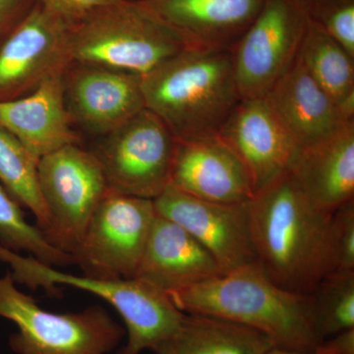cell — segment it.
<instances>
[{"mask_svg":"<svg viewBox=\"0 0 354 354\" xmlns=\"http://www.w3.org/2000/svg\"><path fill=\"white\" fill-rule=\"evenodd\" d=\"M310 22L354 57V0H304Z\"/></svg>","mask_w":354,"mask_h":354,"instance_id":"obj_26","label":"cell"},{"mask_svg":"<svg viewBox=\"0 0 354 354\" xmlns=\"http://www.w3.org/2000/svg\"><path fill=\"white\" fill-rule=\"evenodd\" d=\"M263 99L298 149L325 141L351 122L298 57Z\"/></svg>","mask_w":354,"mask_h":354,"instance_id":"obj_17","label":"cell"},{"mask_svg":"<svg viewBox=\"0 0 354 354\" xmlns=\"http://www.w3.org/2000/svg\"><path fill=\"white\" fill-rule=\"evenodd\" d=\"M290 172L306 196L328 213L354 199V121L325 141L299 149Z\"/></svg>","mask_w":354,"mask_h":354,"instance_id":"obj_20","label":"cell"},{"mask_svg":"<svg viewBox=\"0 0 354 354\" xmlns=\"http://www.w3.org/2000/svg\"><path fill=\"white\" fill-rule=\"evenodd\" d=\"M221 274L220 265L202 244L157 213L134 279L169 293Z\"/></svg>","mask_w":354,"mask_h":354,"instance_id":"obj_18","label":"cell"},{"mask_svg":"<svg viewBox=\"0 0 354 354\" xmlns=\"http://www.w3.org/2000/svg\"><path fill=\"white\" fill-rule=\"evenodd\" d=\"M321 344L337 354H354V329L339 333Z\"/></svg>","mask_w":354,"mask_h":354,"instance_id":"obj_30","label":"cell"},{"mask_svg":"<svg viewBox=\"0 0 354 354\" xmlns=\"http://www.w3.org/2000/svg\"><path fill=\"white\" fill-rule=\"evenodd\" d=\"M118 1V0H37L44 8L69 22L81 19L102 7Z\"/></svg>","mask_w":354,"mask_h":354,"instance_id":"obj_28","label":"cell"},{"mask_svg":"<svg viewBox=\"0 0 354 354\" xmlns=\"http://www.w3.org/2000/svg\"><path fill=\"white\" fill-rule=\"evenodd\" d=\"M38 164V158L0 127V184L22 208L31 211L37 227L46 236L50 216L39 190Z\"/></svg>","mask_w":354,"mask_h":354,"instance_id":"obj_23","label":"cell"},{"mask_svg":"<svg viewBox=\"0 0 354 354\" xmlns=\"http://www.w3.org/2000/svg\"><path fill=\"white\" fill-rule=\"evenodd\" d=\"M156 216L153 200L109 191L72 254L75 265L92 278L134 279Z\"/></svg>","mask_w":354,"mask_h":354,"instance_id":"obj_10","label":"cell"},{"mask_svg":"<svg viewBox=\"0 0 354 354\" xmlns=\"http://www.w3.org/2000/svg\"><path fill=\"white\" fill-rule=\"evenodd\" d=\"M72 65H87L143 77L186 50L171 28L140 2L118 0L71 23Z\"/></svg>","mask_w":354,"mask_h":354,"instance_id":"obj_4","label":"cell"},{"mask_svg":"<svg viewBox=\"0 0 354 354\" xmlns=\"http://www.w3.org/2000/svg\"><path fill=\"white\" fill-rule=\"evenodd\" d=\"M310 20L304 0H265L230 50L241 99H263L297 62Z\"/></svg>","mask_w":354,"mask_h":354,"instance_id":"obj_9","label":"cell"},{"mask_svg":"<svg viewBox=\"0 0 354 354\" xmlns=\"http://www.w3.org/2000/svg\"><path fill=\"white\" fill-rule=\"evenodd\" d=\"M64 97L72 122L101 138L145 109L140 77L102 67L72 65Z\"/></svg>","mask_w":354,"mask_h":354,"instance_id":"obj_14","label":"cell"},{"mask_svg":"<svg viewBox=\"0 0 354 354\" xmlns=\"http://www.w3.org/2000/svg\"><path fill=\"white\" fill-rule=\"evenodd\" d=\"M267 354H337L334 351H330L327 346H324L323 344H319L315 348V351L311 353H299V351H286V349L272 348L271 351Z\"/></svg>","mask_w":354,"mask_h":354,"instance_id":"obj_31","label":"cell"},{"mask_svg":"<svg viewBox=\"0 0 354 354\" xmlns=\"http://www.w3.org/2000/svg\"><path fill=\"white\" fill-rule=\"evenodd\" d=\"M274 342L259 330L205 314L185 313L155 354H267Z\"/></svg>","mask_w":354,"mask_h":354,"instance_id":"obj_21","label":"cell"},{"mask_svg":"<svg viewBox=\"0 0 354 354\" xmlns=\"http://www.w3.org/2000/svg\"><path fill=\"white\" fill-rule=\"evenodd\" d=\"M216 136L241 162L253 196L290 171L299 150L264 99H241Z\"/></svg>","mask_w":354,"mask_h":354,"instance_id":"obj_13","label":"cell"},{"mask_svg":"<svg viewBox=\"0 0 354 354\" xmlns=\"http://www.w3.org/2000/svg\"><path fill=\"white\" fill-rule=\"evenodd\" d=\"M130 1L140 2V1H144V0H130Z\"/></svg>","mask_w":354,"mask_h":354,"instance_id":"obj_32","label":"cell"},{"mask_svg":"<svg viewBox=\"0 0 354 354\" xmlns=\"http://www.w3.org/2000/svg\"><path fill=\"white\" fill-rule=\"evenodd\" d=\"M153 204L158 215L174 221L202 244L223 272L256 263L248 203L209 201L169 185Z\"/></svg>","mask_w":354,"mask_h":354,"instance_id":"obj_12","label":"cell"},{"mask_svg":"<svg viewBox=\"0 0 354 354\" xmlns=\"http://www.w3.org/2000/svg\"><path fill=\"white\" fill-rule=\"evenodd\" d=\"M71 23L37 2L0 39V102L29 94L46 79L71 67Z\"/></svg>","mask_w":354,"mask_h":354,"instance_id":"obj_11","label":"cell"},{"mask_svg":"<svg viewBox=\"0 0 354 354\" xmlns=\"http://www.w3.org/2000/svg\"><path fill=\"white\" fill-rule=\"evenodd\" d=\"M0 318L17 328L9 346L16 354H108L125 330L100 305L76 313H53L16 288L10 272L0 277Z\"/></svg>","mask_w":354,"mask_h":354,"instance_id":"obj_6","label":"cell"},{"mask_svg":"<svg viewBox=\"0 0 354 354\" xmlns=\"http://www.w3.org/2000/svg\"><path fill=\"white\" fill-rule=\"evenodd\" d=\"M298 58L337 104L344 120L353 121L354 57L318 26L310 22Z\"/></svg>","mask_w":354,"mask_h":354,"instance_id":"obj_22","label":"cell"},{"mask_svg":"<svg viewBox=\"0 0 354 354\" xmlns=\"http://www.w3.org/2000/svg\"><path fill=\"white\" fill-rule=\"evenodd\" d=\"M265 0H144L192 50H230L257 17Z\"/></svg>","mask_w":354,"mask_h":354,"instance_id":"obj_15","label":"cell"},{"mask_svg":"<svg viewBox=\"0 0 354 354\" xmlns=\"http://www.w3.org/2000/svg\"><path fill=\"white\" fill-rule=\"evenodd\" d=\"M310 297L312 325L320 344L354 329V271L327 274Z\"/></svg>","mask_w":354,"mask_h":354,"instance_id":"obj_24","label":"cell"},{"mask_svg":"<svg viewBox=\"0 0 354 354\" xmlns=\"http://www.w3.org/2000/svg\"><path fill=\"white\" fill-rule=\"evenodd\" d=\"M102 139L91 151L111 192L155 200L171 183L177 140L152 111L142 109Z\"/></svg>","mask_w":354,"mask_h":354,"instance_id":"obj_7","label":"cell"},{"mask_svg":"<svg viewBox=\"0 0 354 354\" xmlns=\"http://www.w3.org/2000/svg\"><path fill=\"white\" fill-rule=\"evenodd\" d=\"M328 243L329 274L354 271V199L333 213Z\"/></svg>","mask_w":354,"mask_h":354,"instance_id":"obj_27","label":"cell"},{"mask_svg":"<svg viewBox=\"0 0 354 354\" xmlns=\"http://www.w3.org/2000/svg\"><path fill=\"white\" fill-rule=\"evenodd\" d=\"M332 215L306 196L290 171L255 193L248 202L251 241L268 278L291 292L311 295L329 274Z\"/></svg>","mask_w":354,"mask_h":354,"instance_id":"obj_1","label":"cell"},{"mask_svg":"<svg viewBox=\"0 0 354 354\" xmlns=\"http://www.w3.org/2000/svg\"><path fill=\"white\" fill-rule=\"evenodd\" d=\"M0 262L8 265L16 283L37 290L43 288L57 295L55 286L64 285L93 293L118 311L127 327V342L118 354H140L153 351L177 330L185 313L165 291L137 279H102L76 276L44 264L36 258L0 245Z\"/></svg>","mask_w":354,"mask_h":354,"instance_id":"obj_5","label":"cell"},{"mask_svg":"<svg viewBox=\"0 0 354 354\" xmlns=\"http://www.w3.org/2000/svg\"><path fill=\"white\" fill-rule=\"evenodd\" d=\"M169 185L200 199L227 204H245L253 197L241 162L216 135L177 140Z\"/></svg>","mask_w":354,"mask_h":354,"instance_id":"obj_16","label":"cell"},{"mask_svg":"<svg viewBox=\"0 0 354 354\" xmlns=\"http://www.w3.org/2000/svg\"><path fill=\"white\" fill-rule=\"evenodd\" d=\"M184 313L205 314L259 330L274 346L311 353L314 333L310 295L291 292L268 278L257 263L167 293Z\"/></svg>","mask_w":354,"mask_h":354,"instance_id":"obj_2","label":"cell"},{"mask_svg":"<svg viewBox=\"0 0 354 354\" xmlns=\"http://www.w3.org/2000/svg\"><path fill=\"white\" fill-rule=\"evenodd\" d=\"M65 73L46 79L29 94L0 102V127L39 160L79 142L65 104Z\"/></svg>","mask_w":354,"mask_h":354,"instance_id":"obj_19","label":"cell"},{"mask_svg":"<svg viewBox=\"0 0 354 354\" xmlns=\"http://www.w3.org/2000/svg\"><path fill=\"white\" fill-rule=\"evenodd\" d=\"M38 180L50 216L46 239L72 255L109 191L101 164L92 151L65 146L39 158Z\"/></svg>","mask_w":354,"mask_h":354,"instance_id":"obj_8","label":"cell"},{"mask_svg":"<svg viewBox=\"0 0 354 354\" xmlns=\"http://www.w3.org/2000/svg\"><path fill=\"white\" fill-rule=\"evenodd\" d=\"M37 0H0V39L31 11Z\"/></svg>","mask_w":354,"mask_h":354,"instance_id":"obj_29","label":"cell"},{"mask_svg":"<svg viewBox=\"0 0 354 354\" xmlns=\"http://www.w3.org/2000/svg\"><path fill=\"white\" fill-rule=\"evenodd\" d=\"M140 84L145 108L179 141L215 136L241 100L230 50H184Z\"/></svg>","mask_w":354,"mask_h":354,"instance_id":"obj_3","label":"cell"},{"mask_svg":"<svg viewBox=\"0 0 354 354\" xmlns=\"http://www.w3.org/2000/svg\"><path fill=\"white\" fill-rule=\"evenodd\" d=\"M0 245L32 257L53 267L75 265L71 254L60 250L48 242L43 232L26 220L22 207L0 184Z\"/></svg>","mask_w":354,"mask_h":354,"instance_id":"obj_25","label":"cell"}]
</instances>
